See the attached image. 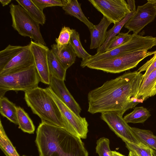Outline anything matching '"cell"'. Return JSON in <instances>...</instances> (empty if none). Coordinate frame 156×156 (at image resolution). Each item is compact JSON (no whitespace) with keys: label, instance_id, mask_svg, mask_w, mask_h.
Instances as JSON below:
<instances>
[{"label":"cell","instance_id":"obj_1","mask_svg":"<svg viewBox=\"0 0 156 156\" xmlns=\"http://www.w3.org/2000/svg\"><path fill=\"white\" fill-rule=\"evenodd\" d=\"M143 75L137 71L125 72L90 90L87 96V111L92 114L115 112L123 115L127 110L142 103L136 95Z\"/></svg>","mask_w":156,"mask_h":156},{"label":"cell","instance_id":"obj_2","mask_svg":"<svg viewBox=\"0 0 156 156\" xmlns=\"http://www.w3.org/2000/svg\"><path fill=\"white\" fill-rule=\"evenodd\" d=\"M36 133L39 156H88L81 139L63 128L41 122Z\"/></svg>","mask_w":156,"mask_h":156},{"label":"cell","instance_id":"obj_3","mask_svg":"<svg viewBox=\"0 0 156 156\" xmlns=\"http://www.w3.org/2000/svg\"><path fill=\"white\" fill-rule=\"evenodd\" d=\"M25 100L33 113L41 122H45L66 129L65 124L56 102L46 88L38 87L25 92Z\"/></svg>","mask_w":156,"mask_h":156},{"label":"cell","instance_id":"obj_4","mask_svg":"<svg viewBox=\"0 0 156 156\" xmlns=\"http://www.w3.org/2000/svg\"><path fill=\"white\" fill-rule=\"evenodd\" d=\"M156 50H142L123 54L112 58L92 62L83 67L112 73H120L136 67L145 58L154 54Z\"/></svg>","mask_w":156,"mask_h":156},{"label":"cell","instance_id":"obj_5","mask_svg":"<svg viewBox=\"0 0 156 156\" xmlns=\"http://www.w3.org/2000/svg\"><path fill=\"white\" fill-rule=\"evenodd\" d=\"M40 79L34 65L0 76V98L9 90L25 92L38 87Z\"/></svg>","mask_w":156,"mask_h":156},{"label":"cell","instance_id":"obj_6","mask_svg":"<svg viewBox=\"0 0 156 156\" xmlns=\"http://www.w3.org/2000/svg\"><path fill=\"white\" fill-rule=\"evenodd\" d=\"M155 46L156 37L151 36H143L133 34L131 39L126 43L102 53H96L87 59L82 60L80 66L83 68L85 65L92 62L112 58L126 53L142 50L148 51Z\"/></svg>","mask_w":156,"mask_h":156},{"label":"cell","instance_id":"obj_7","mask_svg":"<svg viewBox=\"0 0 156 156\" xmlns=\"http://www.w3.org/2000/svg\"><path fill=\"white\" fill-rule=\"evenodd\" d=\"M12 26L21 36L46 46L40 30L39 24L22 7L13 3L9 5Z\"/></svg>","mask_w":156,"mask_h":156},{"label":"cell","instance_id":"obj_8","mask_svg":"<svg viewBox=\"0 0 156 156\" xmlns=\"http://www.w3.org/2000/svg\"><path fill=\"white\" fill-rule=\"evenodd\" d=\"M46 88L60 110L65 124L66 130L81 139H86L88 131V124L85 118L75 113L61 101L48 87Z\"/></svg>","mask_w":156,"mask_h":156},{"label":"cell","instance_id":"obj_9","mask_svg":"<svg viewBox=\"0 0 156 156\" xmlns=\"http://www.w3.org/2000/svg\"><path fill=\"white\" fill-rule=\"evenodd\" d=\"M104 16L114 24L120 22L131 11L125 0H88Z\"/></svg>","mask_w":156,"mask_h":156},{"label":"cell","instance_id":"obj_10","mask_svg":"<svg viewBox=\"0 0 156 156\" xmlns=\"http://www.w3.org/2000/svg\"><path fill=\"white\" fill-rule=\"evenodd\" d=\"M101 113V119L124 142L126 141L135 144L140 143L135 135L132 127L122 117L123 115L115 112H107Z\"/></svg>","mask_w":156,"mask_h":156},{"label":"cell","instance_id":"obj_11","mask_svg":"<svg viewBox=\"0 0 156 156\" xmlns=\"http://www.w3.org/2000/svg\"><path fill=\"white\" fill-rule=\"evenodd\" d=\"M156 17V9L152 3L147 2L137 7L136 11L124 25L128 32L138 34L146 25L152 22Z\"/></svg>","mask_w":156,"mask_h":156},{"label":"cell","instance_id":"obj_12","mask_svg":"<svg viewBox=\"0 0 156 156\" xmlns=\"http://www.w3.org/2000/svg\"><path fill=\"white\" fill-rule=\"evenodd\" d=\"M34 57V64L39 76L40 82L49 85L50 76L48 61L49 48L46 46L33 41L30 43Z\"/></svg>","mask_w":156,"mask_h":156},{"label":"cell","instance_id":"obj_13","mask_svg":"<svg viewBox=\"0 0 156 156\" xmlns=\"http://www.w3.org/2000/svg\"><path fill=\"white\" fill-rule=\"evenodd\" d=\"M30 44L15 55L1 69L0 76L26 69L34 65Z\"/></svg>","mask_w":156,"mask_h":156},{"label":"cell","instance_id":"obj_14","mask_svg":"<svg viewBox=\"0 0 156 156\" xmlns=\"http://www.w3.org/2000/svg\"><path fill=\"white\" fill-rule=\"evenodd\" d=\"M64 81L50 76L48 87L61 101L75 113L80 116L81 108L67 89Z\"/></svg>","mask_w":156,"mask_h":156},{"label":"cell","instance_id":"obj_15","mask_svg":"<svg viewBox=\"0 0 156 156\" xmlns=\"http://www.w3.org/2000/svg\"><path fill=\"white\" fill-rule=\"evenodd\" d=\"M111 23L103 16L98 24L89 29L90 32V49L98 48L103 44L106 38L107 28Z\"/></svg>","mask_w":156,"mask_h":156},{"label":"cell","instance_id":"obj_16","mask_svg":"<svg viewBox=\"0 0 156 156\" xmlns=\"http://www.w3.org/2000/svg\"><path fill=\"white\" fill-rule=\"evenodd\" d=\"M156 95V69L142 80L136 95L142 103Z\"/></svg>","mask_w":156,"mask_h":156},{"label":"cell","instance_id":"obj_17","mask_svg":"<svg viewBox=\"0 0 156 156\" xmlns=\"http://www.w3.org/2000/svg\"><path fill=\"white\" fill-rule=\"evenodd\" d=\"M51 47L52 52L66 70L75 63L76 56L70 44L60 51L58 50L55 44H52Z\"/></svg>","mask_w":156,"mask_h":156},{"label":"cell","instance_id":"obj_18","mask_svg":"<svg viewBox=\"0 0 156 156\" xmlns=\"http://www.w3.org/2000/svg\"><path fill=\"white\" fill-rule=\"evenodd\" d=\"M81 5L77 0H67L62 9L66 14L76 17L85 24L89 29L92 28L94 25L89 21L83 14Z\"/></svg>","mask_w":156,"mask_h":156},{"label":"cell","instance_id":"obj_19","mask_svg":"<svg viewBox=\"0 0 156 156\" xmlns=\"http://www.w3.org/2000/svg\"><path fill=\"white\" fill-rule=\"evenodd\" d=\"M48 61L50 76L65 80L66 71L51 49L48 51Z\"/></svg>","mask_w":156,"mask_h":156},{"label":"cell","instance_id":"obj_20","mask_svg":"<svg viewBox=\"0 0 156 156\" xmlns=\"http://www.w3.org/2000/svg\"><path fill=\"white\" fill-rule=\"evenodd\" d=\"M19 5L22 7L40 24L43 25L46 22V17L32 0H16Z\"/></svg>","mask_w":156,"mask_h":156},{"label":"cell","instance_id":"obj_21","mask_svg":"<svg viewBox=\"0 0 156 156\" xmlns=\"http://www.w3.org/2000/svg\"><path fill=\"white\" fill-rule=\"evenodd\" d=\"M17 107L6 97L0 98V112L10 122L18 125Z\"/></svg>","mask_w":156,"mask_h":156},{"label":"cell","instance_id":"obj_22","mask_svg":"<svg viewBox=\"0 0 156 156\" xmlns=\"http://www.w3.org/2000/svg\"><path fill=\"white\" fill-rule=\"evenodd\" d=\"M135 12V11H131V12L128 14L120 22L114 24L112 27L107 31L106 40L102 45L97 48V54H101L105 52L106 47L110 40L120 33L122 27L124 26Z\"/></svg>","mask_w":156,"mask_h":156},{"label":"cell","instance_id":"obj_23","mask_svg":"<svg viewBox=\"0 0 156 156\" xmlns=\"http://www.w3.org/2000/svg\"><path fill=\"white\" fill-rule=\"evenodd\" d=\"M151 116L150 112L143 106L136 107L123 117L127 123H144Z\"/></svg>","mask_w":156,"mask_h":156},{"label":"cell","instance_id":"obj_24","mask_svg":"<svg viewBox=\"0 0 156 156\" xmlns=\"http://www.w3.org/2000/svg\"><path fill=\"white\" fill-rule=\"evenodd\" d=\"M136 138L141 142L156 151V136L149 130L132 127Z\"/></svg>","mask_w":156,"mask_h":156},{"label":"cell","instance_id":"obj_25","mask_svg":"<svg viewBox=\"0 0 156 156\" xmlns=\"http://www.w3.org/2000/svg\"><path fill=\"white\" fill-rule=\"evenodd\" d=\"M17 119L20 128L24 132L34 133L35 127L28 114L20 107H17Z\"/></svg>","mask_w":156,"mask_h":156},{"label":"cell","instance_id":"obj_26","mask_svg":"<svg viewBox=\"0 0 156 156\" xmlns=\"http://www.w3.org/2000/svg\"><path fill=\"white\" fill-rule=\"evenodd\" d=\"M69 44L74 50L76 56L82 59H87L92 55L89 54L83 47L80 39V34L75 29H72Z\"/></svg>","mask_w":156,"mask_h":156},{"label":"cell","instance_id":"obj_27","mask_svg":"<svg viewBox=\"0 0 156 156\" xmlns=\"http://www.w3.org/2000/svg\"><path fill=\"white\" fill-rule=\"evenodd\" d=\"M0 147L6 156H20L9 139L0 120Z\"/></svg>","mask_w":156,"mask_h":156},{"label":"cell","instance_id":"obj_28","mask_svg":"<svg viewBox=\"0 0 156 156\" xmlns=\"http://www.w3.org/2000/svg\"><path fill=\"white\" fill-rule=\"evenodd\" d=\"M126 147L130 152L137 156H156V151L149 146L140 142L135 144L126 141Z\"/></svg>","mask_w":156,"mask_h":156},{"label":"cell","instance_id":"obj_29","mask_svg":"<svg viewBox=\"0 0 156 156\" xmlns=\"http://www.w3.org/2000/svg\"><path fill=\"white\" fill-rule=\"evenodd\" d=\"M24 46H13L9 44L0 52V69L16 54L21 50Z\"/></svg>","mask_w":156,"mask_h":156},{"label":"cell","instance_id":"obj_30","mask_svg":"<svg viewBox=\"0 0 156 156\" xmlns=\"http://www.w3.org/2000/svg\"><path fill=\"white\" fill-rule=\"evenodd\" d=\"M129 33H120L117 35L113 37L108 43L105 52L121 46L129 41L132 38V34Z\"/></svg>","mask_w":156,"mask_h":156},{"label":"cell","instance_id":"obj_31","mask_svg":"<svg viewBox=\"0 0 156 156\" xmlns=\"http://www.w3.org/2000/svg\"><path fill=\"white\" fill-rule=\"evenodd\" d=\"M72 33V29L68 27L64 26L62 27L58 37L56 38L55 41L59 51L67 46L69 44L71 35Z\"/></svg>","mask_w":156,"mask_h":156},{"label":"cell","instance_id":"obj_32","mask_svg":"<svg viewBox=\"0 0 156 156\" xmlns=\"http://www.w3.org/2000/svg\"><path fill=\"white\" fill-rule=\"evenodd\" d=\"M96 147V153L99 156H110L109 152L110 141L106 138L102 137L97 140Z\"/></svg>","mask_w":156,"mask_h":156},{"label":"cell","instance_id":"obj_33","mask_svg":"<svg viewBox=\"0 0 156 156\" xmlns=\"http://www.w3.org/2000/svg\"><path fill=\"white\" fill-rule=\"evenodd\" d=\"M32 1L42 11L47 7L59 6L63 7L67 0H32Z\"/></svg>","mask_w":156,"mask_h":156},{"label":"cell","instance_id":"obj_34","mask_svg":"<svg viewBox=\"0 0 156 156\" xmlns=\"http://www.w3.org/2000/svg\"><path fill=\"white\" fill-rule=\"evenodd\" d=\"M156 69V52L150 59L140 67L137 71L141 73L143 71H145V73L143 75V79Z\"/></svg>","mask_w":156,"mask_h":156},{"label":"cell","instance_id":"obj_35","mask_svg":"<svg viewBox=\"0 0 156 156\" xmlns=\"http://www.w3.org/2000/svg\"><path fill=\"white\" fill-rule=\"evenodd\" d=\"M127 2L128 4L131 11H136V9L135 4V1L134 0H127Z\"/></svg>","mask_w":156,"mask_h":156},{"label":"cell","instance_id":"obj_36","mask_svg":"<svg viewBox=\"0 0 156 156\" xmlns=\"http://www.w3.org/2000/svg\"><path fill=\"white\" fill-rule=\"evenodd\" d=\"M109 153L110 156H125L115 151H111Z\"/></svg>","mask_w":156,"mask_h":156},{"label":"cell","instance_id":"obj_37","mask_svg":"<svg viewBox=\"0 0 156 156\" xmlns=\"http://www.w3.org/2000/svg\"><path fill=\"white\" fill-rule=\"evenodd\" d=\"M11 1V0H0V2L3 6L8 5Z\"/></svg>","mask_w":156,"mask_h":156},{"label":"cell","instance_id":"obj_38","mask_svg":"<svg viewBox=\"0 0 156 156\" xmlns=\"http://www.w3.org/2000/svg\"><path fill=\"white\" fill-rule=\"evenodd\" d=\"M147 2L153 4L156 9V0H148Z\"/></svg>","mask_w":156,"mask_h":156},{"label":"cell","instance_id":"obj_39","mask_svg":"<svg viewBox=\"0 0 156 156\" xmlns=\"http://www.w3.org/2000/svg\"><path fill=\"white\" fill-rule=\"evenodd\" d=\"M128 156H137V155L135 154H133V153L131 152H129V154L128 155Z\"/></svg>","mask_w":156,"mask_h":156},{"label":"cell","instance_id":"obj_40","mask_svg":"<svg viewBox=\"0 0 156 156\" xmlns=\"http://www.w3.org/2000/svg\"><path fill=\"white\" fill-rule=\"evenodd\" d=\"M23 156H25V155H23Z\"/></svg>","mask_w":156,"mask_h":156}]
</instances>
